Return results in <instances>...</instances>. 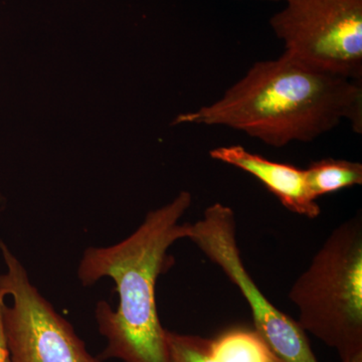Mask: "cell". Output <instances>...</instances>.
Segmentation results:
<instances>
[{"label":"cell","mask_w":362,"mask_h":362,"mask_svg":"<svg viewBox=\"0 0 362 362\" xmlns=\"http://www.w3.org/2000/svg\"><path fill=\"white\" fill-rule=\"evenodd\" d=\"M165 339L168 362H218L214 356L213 339L168 329Z\"/></svg>","instance_id":"30bf717a"},{"label":"cell","mask_w":362,"mask_h":362,"mask_svg":"<svg viewBox=\"0 0 362 362\" xmlns=\"http://www.w3.org/2000/svg\"><path fill=\"white\" fill-rule=\"evenodd\" d=\"M341 362H362V349L340 356Z\"/></svg>","instance_id":"7c38bea8"},{"label":"cell","mask_w":362,"mask_h":362,"mask_svg":"<svg viewBox=\"0 0 362 362\" xmlns=\"http://www.w3.org/2000/svg\"><path fill=\"white\" fill-rule=\"evenodd\" d=\"M209 156L254 176L288 211L308 218L320 216V206L309 189L306 169L269 160L240 145L218 147L209 151Z\"/></svg>","instance_id":"52a82bcc"},{"label":"cell","mask_w":362,"mask_h":362,"mask_svg":"<svg viewBox=\"0 0 362 362\" xmlns=\"http://www.w3.org/2000/svg\"><path fill=\"white\" fill-rule=\"evenodd\" d=\"M267 362H283V361H281L280 359L278 358V357H276L275 356H274L273 354H272V352H270V356H269L268 361H267Z\"/></svg>","instance_id":"4fadbf2b"},{"label":"cell","mask_w":362,"mask_h":362,"mask_svg":"<svg viewBox=\"0 0 362 362\" xmlns=\"http://www.w3.org/2000/svg\"><path fill=\"white\" fill-rule=\"evenodd\" d=\"M270 26L286 54L351 81L362 78V0H283Z\"/></svg>","instance_id":"277c9868"},{"label":"cell","mask_w":362,"mask_h":362,"mask_svg":"<svg viewBox=\"0 0 362 362\" xmlns=\"http://www.w3.org/2000/svg\"><path fill=\"white\" fill-rule=\"evenodd\" d=\"M187 239L239 288L251 308L255 331L274 356L283 362H319L306 333L297 321L279 310L264 296L245 268L238 246L237 221L232 207L221 202L207 207L201 220L190 223Z\"/></svg>","instance_id":"8992f818"},{"label":"cell","mask_w":362,"mask_h":362,"mask_svg":"<svg viewBox=\"0 0 362 362\" xmlns=\"http://www.w3.org/2000/svg\"><path fill=\"white\" fill-rule=\"evenodd\" d=\"M289 299L298 324L338 356L362 349V216L359 211L324 242Z\"/></svg>","instance_id":"3957f363"},{"label":"cell","mask_w":362,"mask_h":362,"mask_svg":"<svg viewBox=\"0 0 362 362\" xmlns=\"http://www.w3.org/2000/svg\"><path fill=\"white\" fill-rule=\"evenodd\" d=\"M6 295L0 290V362H13L7 349L6 334H4V321H2V310L6 303Z\"/></svg>","instance_id":"8fae6325"},{"label":"cell","mask_w":362,"mask_h":362,"mask_svg":"<svg viewBox=\"0 0 362 362\" xmlns=\"http://www.w3.org/2000/svg\"><path fill=\"white\" fill-rule=\"evenodd\" d=\"M213 351L218 362H267L271 352L256 331L242 328L213 339Z\"/></svg>","instance_id":"9c48e42d"},{"label":"cell","mask_w":362,"mask_h":362,"mask_svg":"<svg viewBox=\"0 0 362 362\" xmlns=\"http://www.w3.org/2000/svg\"><path fill=\"white\" fill-rule=\"evenodd\" d=\"M306 173L309 189L315 199L362 185V164L356 161L324 158L312 162Z\"/></svg>","instance_id":"ba28073f"},{"label":"cell","mask_w":362,"mask_h":362,"mask_svg":"<svg viewBox=\"0 0 362 362\" xmlns=\"http://www.w3.org/2000/svg\"><path fill=\"white\" fill-rule=\"evenodd\" d=\"M259 1H267V2H283V0H259Z\"/></svg>","instance_id":"5bb4252c"},{"label":"cell","mask_w":362,"mask_h":362,"mask_svg":"<svg viewBox=\"0 0 362 362\" xmlns=\"http://www.w3.org/2000/svg\"><path fill=\"white\" fill-rule=\"evenodd\" d=\"M6 272L0 290L11 298L2 310L7 349L13 362H103L88 351L73 326L57 313L30 282L28 272L0 240Z\"/></svg>","instance_id":"5b68a950"},{"label":"cell","mask_w":362,"mask_h":362,"mask_svg":"<svg viewBox=\"0 0 362 362\" xmlns=\"http://www.w3.org/2000/svg\"><path fill=\"white\" fill-rule=\"evenodd\" d=\"M349 121L362 133V87L284 54L257 62L220 99L185 112L171 125L226 127L268 146L312 142Z\"/></svg>","instance_id":"6da1fadb"},{"label":"cell","mask_w":362,"mask_h":362,"mask_svg":"<svg viewBox=\"0 0 362 362\" xmlns=\"http://www.w3.org/2000/svg\"><path fill=\"white\" fill-rule=\"evenodd\" d=\"M192 194L180 192L165 206L147 214L127 239L106 247L86 250L78 269L84 286L108 277L116 285V310L97 305L99 332L107 340L100 358L123 362H168L166 329L156 304V283L168 265V251L178 240L187 239L190 223H180L192 206Z\"/></svg>","instance_id":"7a4b0ae2"}]
</instances>
